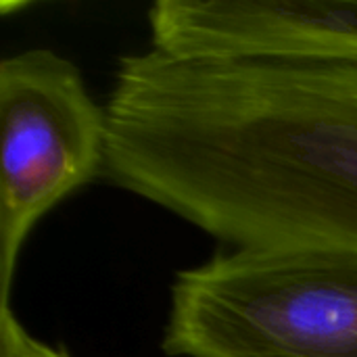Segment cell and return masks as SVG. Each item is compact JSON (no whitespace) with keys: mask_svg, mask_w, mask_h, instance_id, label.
<instances>
[{"mask_svg":"<svg viewBox=\"0 0 357 357\" xmlns=\"http://www.w3.org/2000/svg\"><path fill=\"white\" fill-rule=\"evenodd\" d=\"M102 178L228 249H357V67L119 56Z\"/></svg>","mask_w":357,"mask_h":357,"instance_id":"6da1fadb","label":"cell"},{"mask_svg":"<svg viewBox=\"0 0 357 357\" xmlns=\"http://www.w3.org/2000/svg\"><path fill=\"white\" fill-rule=\"evenodd\" d=\"M167 357H357V249H226L169 287Z\"/></svg>","mask_w":357,"mask_h":357,"instance_id":"7a4b0ae2","label":"cell"},{"mask_svg":"<svg viewBox=\"0 0 357 357\" xmlns=\"http://www.w3.org/2000/svg\"><path fill=\"white\" fill-rule=\"evenodd\" d=\"M107 138V109L67 56L27 48L0 61V305L40 220L102 178Z\"/></svg>","mask_w":357,"mask_h":357,"instance_id":"3957f363","label":"cell"},{"mask_svg":"<svg viewBox=\"0 0 357 357\" xmlns=\"http://www.w3.org/2000/svg\"><path fill=\"white\" fill-rule=\"evenodd\" d=\"M151 48L176 59H259L357 67V0H159Z\"/></svg>","mask_w":357,"mask_h":357,"instance_id":"277c9868","label":"cell"},{"mask_svg":"<svg viewBox=\"0 0 357 357\" xmlns=\"http://www.w3.org/2000/svg\"><path fill=\"white\" fill-rule=\"evenodd\" d=\"M0 357H71L65 349L36 339L10 305H0Z\"/></svg>","mask_w":357,"mask_h":357,"instance_id":"5b68a950","label":"cell"}]
</instances>
